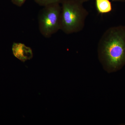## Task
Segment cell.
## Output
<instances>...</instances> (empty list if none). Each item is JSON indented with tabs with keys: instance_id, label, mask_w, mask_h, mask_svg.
I'll list each match as a JSON object with an SVG mask.
<instances>
[{
	"instance_id": "cell-1",
	"label": "cell",
	"mask_w": 125,
	"mask_h": 125,
	"mask_svg": "<svg viewBox=\"0 0 125 125\" xmlns=\"http://www.w3.org/2000/svg\"><path fill=\"white\" fill-rule=\"evenodd\" d=\"M97 53L99 60L108 73L121 69L125 65V26L107 29L99 41Z\"/></svg>"
},
{
	"instance_id": "cell-3",
	"label": "cell",
	"mask_w": 125,
	"mask_h": 125,
	"mask_svg": "<svg viewBox=\"0 0 125 125\" xmlns=\"http://www.w3.org/2000/svg\"><path fill=\"white\" fill-rule=\"evenodd\" d=\"M60 4H54L43 7L38 16L39 29L40 33L49 38L61 29Z\"/></svg>"
},
{
	"instance_id": "cell-8",
	"label": "cell",
	"mask_w": 125,
	"mask_h": 125,
	"mask_svg": "<svg viewBox=\"0 0 125 125\" xmlns=\"http://www.w3.org/2000/svg\"><path fill=\"white\" fill-rule=\"evenodd\" d=\"M113 1H119V2H125V0H110Z\"/></svg>"
},
{
	"instance_id": "cell-7",
	"label": "cell",
	"mask_w": 125,
	"mask_h": 125,
	"mask_svg": "<svg viewBox=\"0 0 125 125\" xmlns=\"http://www.w3.org/2000/svg\"><path fill=\"white\" fill-rule=\"evenodd\" d=\"M26 1L27 0H11V2L13 4L19 7L22 6Z\"/></svg>"
},
{
	"instance_id": "cell-5",
	"label": "cell",
	"mask_w": 125,
	"mask_h": 125,
	"mask_svg": "<svg viewBox=\"0 0 125 125\" xmlns=\"http://www.w3.org/2000/svg\"><path fill=\"white\" fill-rule=\"evenodd\" d=\"M96 10L98 13L104 14L110 13L112 10L110 0H95Z\"/></svg>"
},
{
	"instance_id": "cell-6",
	"label": "cell",
	"mask_w": 125,
	"mask_h": 125,
	"mask_svg": "<svg viewBox=\"0 0 125 125\" xmlns=\"http://www.w3.org/2000/svg\"><path fill=\"white\" fill-rule=\"evenodd\" d=\"M40 6L44 7L48 5L54 4H62L66 0H34Z\"/></svg>"
},
{
	"instance_id": "cell-9",
	"label": "cell",
	"mask_w": 125,
	"mask_h": 125,
	"mask_svg": "<svg viewBox=\"0 0 125 125\" xmlns=\"http://www.w3.org/2000/svg\"><path fill=\"white\" fill-rule=\"evenodd\" d=\"M77 0L79 1L82 2V3H84V2L88 1L89 0Z\"/></svg>"
},
{
	"instance_id": "cell-2",
	"label": "cell",
	"mask_w": 125,
	"mask_h": 125,
	"mask_svg": "<svg viewBox=\"0 0 125 125\" xmlns=\"http://www.w3.org/2000/svg\"><path fill=\"white\" fill-rule=\"evenodd\" d=\"M88 14L83 3L77 0H66L61 4L60 30L67 34L82 31Z\"/></svg>"
},
{
	"instance_id": "cell-4",
	"label": "cell",
	"mask_w": 125,
	"mask_h": 125,
	"mask_svg": "<svg viewBox=\"0 0 125 125\" xmlns=\"http://www.w3.org/2000/svg\"><path fill=\"white\" fill-rule=\"evenodd\" d=\"M12 51L14 56L22 62L31 60L33 57V52L31 48L21 42H14Z\"/></svg>"
}]
</instances>
